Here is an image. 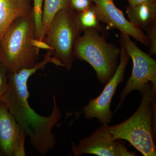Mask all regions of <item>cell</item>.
I'll return each instance as SVG.
<instances>
[{"label": "cell", "instance_id": "cell-1", "mask_svg": "<svg viewBox=\"0 0 156 156\" xmlns=\"http://www.w3.org/2000/svg\"><path fill=\"white\" fill-rule=\"evenodd\" d=\"M55 62L54 58L47 53L43 60L37 62L34 67L15 72H8L9 87L0 99L5 104L22 132L29 138L31 145L42 155L56 146V138L52 130L61 119V112L55 95L53 96V107L50 115L44 116L36 112L29 103L27 82L37 71L44 69L47 64H53Z\"/></svg>", "mask_w": 156, "mask_h": 156}, {"label": "cell", "instance_id": "cell-2", "mask_svg": "<svg viewBox=\"0 0 156 156\" xmlns=\"http://www.w3.org/2000/svg\"><path fill=\"white\" fill-rule=\"evenodd\" d=\"M140 105L122 122L107 128L113 140L128 141L144 156H156V87L147 85Z\"/></svg>", "mask_w": 156, "mask_h": 156}, {"label": "cell", "instance_id": "cell-3", "mask_svg": "<svg viewBox=\"0 0 156 156\" xmlns=\"http://www.w3.org/2000/svg\"><path fill=\"white\" fill-rule=\"evenodd\" d=\"M35 38L33 13L17 18L9 26L0 40V62L8 72H15L35 66L40 49L32 44Z\"/></svg>", "mask_w": 156, "mask_h": 156}, {"label": "cell", "instance_id": "cell-4", "mask_svg": "<svg viewBox=\"0 0 156 156\" xmlns=\"http://www.w3.org/2000/svg\"><path fill=\"white\" fill-rule=\"evenodd\" d=\"M95 29L86 30L76 41L74 58L87 62L95 70L100 83L106 84L114 75L119 66L121 49L106 41Z\"/></svg>", "mask_w": 156, "mask_h": 156}, {"label": "cell", "instance_id": "cell-5", "mask_svg": "<svg viewBox=\"0 0 156 156\" xmlns=\"http://www.w3.org/2000/svg\"><path fill=\"white\" fill-rule=\"evenodd\" d=\"M75 11L71 5L61 9L51 20L43 41L52 48V56L69 71L74 59L73 48L81 34L75 20Z\"/></svg>", "mask_w": 156, "mask_h": 156}, {"label": "cell", "instance_id": "cell-6", "mask_svg": "<svg viewBox=\"0 0 156 156\" xmlns=\"http://www.w3.org/2000/svg\"><path fill=\"white\" fill-rule=\"evenodd\" d=\"M120 43L132 59L133 68L131 76L120 93L119 101L114 114L119 110L127 95L132 91H138L141 95L149 83L156 87L155 59L140 50L128 35L120 32Z\"/></svg>", "mask_w": 156, "mask_h": 156}, {"label": "cell", "instance_id": "cell-7", "mask_svg": "<svg viewBox=\"0 0 156 156\" xmlns=\"http://www.w3.org/2000/svg\"><path fill=\"white\" fill-rule=\"evenodd\" d=\"M120 62L111 79L105 84L100 95L90 99L89 103L83 107L84 117L87 119L96 118L101 126L108 125L111 122L114 113L111 111V104L119 84L124 81L126 67L130 56L121 43Z\"/></svg>", "mask_w": 156, "mask_h": 156}, {"label": "cell", "instance_id": "cell-8", "mask_svg": "<svg viewBox=\"0 0 156 156\" xmlns=\"http://www.w3.org/2000/svg\"><path fill=\"white\" fill-rule=\"evenodd\" d=\"M107 126H102L98 128L91 135L80 140L77 145L72 143L73 155L80 156L84 154L98 156L137 155L128 150L125 141L121 139H113Z\"/></svg>", "mask_w": 156, "mask_h": 156}, {"label": "cell", "instance_id": "cell-9", "mask_svg": "<svg viewBox=\"0 0 156 156\" xmlns=\"http://www.w3.org/2000/svg\"><path fill=\"white\" fill-rule=\"evenodd\" d=\"M97 7L101 21L106 24L107 30L117 29L122 33L132 37L149 48L147 36L142 30L127 20L123 12L115 5L113 0H91Z\"/></svg>", "mask_w": 156, "mask_h": 156}, {"label": "cell", "instance_id": "cell-10", "mask_svg": "<svg viewBox=\"0 0 156 156\" xmlns=\"http://www.w3.org/2000/svg\"><path fill=\"white\" fill-rule=\"evenodd\" d=\"M26 136L5 104L0 100V148L3 155L15 156Z\"/></svg>", "mask_w": 156, "mask_h": 156}, {"label": "cell", "instance_id": "cell-11", "mask_svg": "<svg viewBox=\"0 0 156 156\" xmlns=\"http://www.w3.org/2000/svg\"><path fill=\"white\" fill-rule=\"evenodd\" d=\"M32 13L30 0H0V40L14 20Z\"/></svg>", "mask_w": 156, "mask_h": 156}, {"label": "cell", "instance_id": "cell-12", "mask_svg": "<svg viewBox=\"0 0 156 156\" xmlns=\"http://www.w3.org/2000/svg\"><path fill=\"white\" fill-rule=\"evenodd\" d=\"M126 13L131 23L137 28L145 30L156 22V1L134 6L129 5Z\"/></svg>", "mask_w": 156, "mask_h": 156}, {"label": "cell", "instance_id": "cell-13", "mask_svg": "<svg viewBox=\"0 0 156 156\" xmlns=\"http://www.w3.org/2000/svg\"><path fill=\"white\" fill-rule=\"evenodd\" d=\"M75 20L76 25L80 34L89 29H95L102 34L106 35L107 29L101 23L100 17L95 4L85 11L76 12Z\"/></svg>", "mask_w": 156, "mask_h": 156}, {"label": "cell", "instance_id": "cell-14", "mask_svg": "<svg viewBox=\"0 0 156 156\" xmlns=\"http://www.w3.org/2000/svg\"><path fill=\"white\" fill-rule=\"evenodd\" d=\"M70 5L69 0H44L43 20L45 35L51 20L59 10Z\"/></svg>", "mask_w": 156, "mask_h": 156}, {"label": "cell", "instance_id": "cell-15", "mask_svg": "<svg viewBox=\"0 0 156 156\" xmlns=\"http://www.w3.org/2000/svg\"><path fill=\"white\" fill-rule=\"evenodd\" d=\"M44 2V0H34L33 6L35 38L43 41L45 37L44 29L42 20Z\"/></svg>", "mask_w": 156, "mask_h": 156}, {"label": "cell", "instance_id": "cell-16", "mask_svg": "<svg viewBox=\"0 0 156 156\" xmlns=\"http://www.w3.org/2000/svg\"><path fill=\"white\" fill-rule=\"evenodd\" d=\"M147 33V38L148 41L149 53L150 56H154L156 54V22L150 26L145 30Z\"/></svg>", "mask_w": 156, "mask_h": 156}, {"label": "cell", "instance_id": "cell-17", "mask_svg": "<svg viewBox=\"0 0 156 156\" xmlns=\"http://www.w3.org/2000/svg\"><path fill=\"white\" fill-rule=\"evenodd\" d=\"M7 69L0 62V97L7 92L9 87Z\"/></svg>", "mask_w": 156, "mask_h": 156}, {"label": "cell", "instance_id": "cell-18", "mask_svg": "<svg viewBox=\"0 0 156 156\" xmlns=\"http://www.w3.org/2000/svg\"><path fill=\"white\" fill-rule=\"evenodd\" d=\"M72 8L76 12L85 11L93 4L91 0H69Z\"/></svg>", "mask_w": 156, "mask_h": 156}, {"label": "cell", "instance_id": "cell-19", "mask_svg": "<svg viewBox=\"0 0 156 156\" xmlns=\"http://www.w3.org/2000/svg\"><path fill=\"white\" fill-rule=\"evenodd\" d=\"M32 44L34 47L38 48V49H44L50 52H51V50H52V48L48 44L45 43L44 41H40V40L36 39L35 38L32 40Z\"/></svg>", "mask_w": 156, "mask_h": 156}, {"label": "cell", "instance_id": "cell-20", "mask_svg": "<svg viewBox=\"0 0 156 156\" xmlns=\"http://www.w3.org/2000/svg\"><path fill=\"white\" fill-rule=\"evenodd\" d=\"M128 1L129 3V5L134 6L144 3L156 2V0H128Z\"/></svg>", "mask_w": 156, "mask_h": 156}, {"label": "cell", "instance_id": "cell-21", "mask_svg": "<svg viewBox=\"0 0 156 156\" xmlns=\"http://www.w3.org/2000/svg\"><path fill=\"white\" fill-rule=\"evenodd\" d=\"M4 156V155H3L2 152V150H1V148H0V156Z\"/></svg>", "mask_w": 156, "mask_h": 156}, {"label": "cell", "instance_id": "cell-22", "mask_svg": "<svg viewBox=\"0 0 156 156\" xmlns=\"http://www.w3.org/2000/svg\"><path fill=\"white\" fill-rule=\"evenodd\" d=\"M0 99H1V97H0Z\"/></svg>", "mask_w": 156, "mask_h": 156}]
</instances>
